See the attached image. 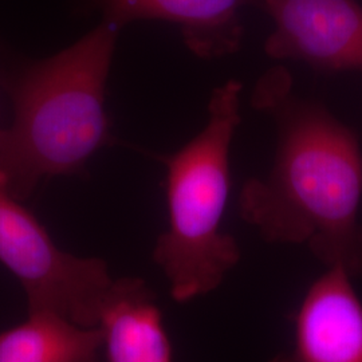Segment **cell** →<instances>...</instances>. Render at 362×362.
Masks as SVG:
<instances>
[{
    "instance_id": "cell-2",
    "label": "cell",
    "mask_w": 362,
    "mask_h": 362,
    "mask_svg": "<svg viewBox=\"0 0 362 362\" xmlns=\"http://www.w3.org/2000/svg\"><path fill=\"white\" fill-rule=\"evenodd\" d=\"M118 30L104 21L13 83L15 119L0 132V175L15 199H27L45 177L77 172L110 141L105 88Z\"/></svg>"
},
{
    "instance_id": "cell-3",
    "label": "cell",
    "mask_w": 362,
    "mask_h": 362,
    "mask_svg": "<svg viewBox=\"0 0 362 362\" xmlns=\"http://www.w3.org/2000/svg\"><path fill=\"white\" fill-rule=\"evenodd\" d=\"M242 90L239 81L230 79L212 91L206 127L165 158L169 224L156 242L153 260L179 303L216 290L240 260L239 245L221 231V220Z\"/></svg>"
},
{
    "instance_id": "cell-8",
    "label": "cell",
    "mask_w": 362,
    "mask_h": 362,
    "mask_svg": "<svg viewBox=\"0 0 362 362\" xmlns=\"http://www.w3.org/2000/svg\"><path fill=\"white\" fill-rule=\"evenodd\" d=\"M97 327L107 362H173L163 313L140 278L113 279Z\"/></svg>"
},
{
    "instance_id": "cell-1",
    "label": "cell",
    "mask_w": 362,
    "mask_h": 362,
    "mask_svg": "<svg viewBox=\"0 0 362 362\" xmlns=\"http://www.w3.org/2000/svg\"><path fill=\"white\" fill-rule=\"evenodd\" d=\"M252 106L276 128L272 168L245 182L239 212L269 243L302 245L362 278V153L357 136L324 105L299 97L285 66L259 78Z\"/></svg>"
},
{
    "instance_id": "cell-5",
    "label": "cell",
    "mask_w": 362,
    "mask_h": 362,
    "mask_svg": "<svg viewBox=\"0 0 362 362\" xmlns=\"http://www.w3.org/2000/svg\"><path fill=\"white\" fill-rule=\"evenodd\" d=\"M274 22L264 52L324 71L362 73V6L357 0H258Z\"/></svg>"
},
{
    "instance_id": "cell-6",
    "label": "cell",
    "mask_w": 362,
    "mask_h": 362,
    "mask_svg": "<svg viewBox=\"0 0 362 362\" xmlns=\"http://www.w3.org/2000/svg\"><path fill=\"white\" fill-rule=\"evenodd\" d=\"M351 281L326 269L299 306L291 348L270 362H362V302Z\"/></svg>"
},
{
    "instance_id": "cell-4",
    "label": "cell",
    "mask_w": 362,
    "mask_h": 362,
    "mask_svg": "<svg viewBox=\"0 0 362 362\" xmlns=\"http://www.w3.org/2000/svg\"><path fill=\"white\" fill-rule=\"evenodd\" d=\"M0 175V263L26 294L28 310L59 313L95 327L113 284L107 264L62 251Z\"/></svg>"
},
{
    "instance_id": "cell-7",
    "label": "cell",
    "mask_w": 362,
    "mask_h": 362,
    "mask_svg": "<svg viewBox=\"0 0 362 362\" xmlns=\"http://www.w3.org/2000/svg\"><path fill=\"white\" fill-rule=\"evenodd\" d=\"M258 0H103L105 22L121 28L140 19L177 25L185 46L200 59H219L240 49V11Z\"/></svg>"
},
{
    "instance_id": "cell-9",
    "label": "cell",
    "mask_w": 362,
    "mask_h": 362,
    "mask_svg": "<svg viewBox=\"0 0 362 362\" xmlns=\"http://www.w3.org/2000/svg\"><path fill=\"white\" fill-rule=\"evenodd\" d=\"M101 330L49 310H28L0 332V362H101Z\"/></svg>"
}]
</instances>
